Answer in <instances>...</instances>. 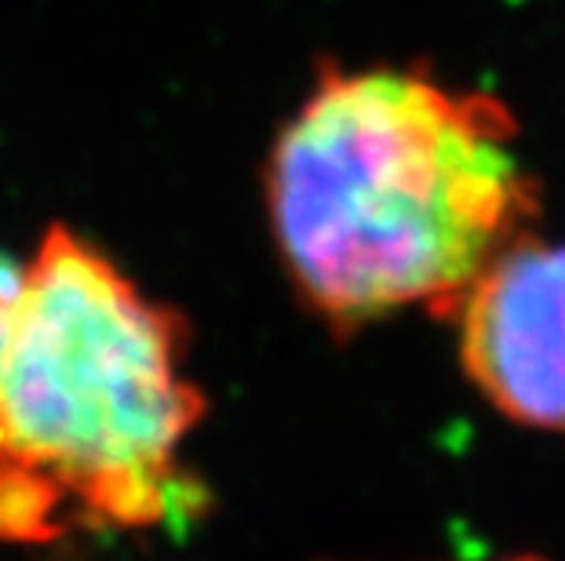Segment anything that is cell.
Instances as JSON below:
<instances>
[{"instance_id":"cell-4","label":"cell","mask_w":565,"mask_h":561,"mask_svg":"<svg viewBox=\"0 0 565 561\" xmlns=\"http://www.w3.org/2000/svg\"><path fill=\"white\" fill-rule=\"evenodd\" d=\"M22 278H26V262H15L0 248V354H4V346H8L11 325H15Z\"/></svg>"},{"instance_id":"cell-3","label":"cell","mask_w":565,"mask_h":561,"mask_svg":"<svg viewBox=\"0 0 565 561\" xmlns=\"http://www.w3.org/2000/svg\"><path fill=\"white\" fill-rule=\"evenodd\" d=\"M449 321L467 379L508 420L565 434V241L514 237Z\"/></svg>"},{"instance_id":"cell-5","label":"cell","mask_w":565,"mask_h":561,"mask_svg":"<svg viewBox=\"0 0 565 561\" xmlns=\"http://www.w3.org/2000/svg\"><path fill=\"white\" fill-rule=\"evenodd\" d=\"M508 561H540V558H508Z\"/></svg>"},{"instance_id":"cell-1","label":"cell","mask_w":565,"mask_h":561,"mask_svg":"<svg viewBox=\"0 0 565 561\" xmlns=\"http://www.w3.org/2000/svg\"><path fill=\"white\" fill-rule=\"evenodd\" d=\"M263 183L288 281L335 332L449 317L536 216L508 106L413 66H324Z\"/></svg>"},{"instance_id":"cell-2","label":"cell","mask_w":565,"mask_h":561,"mask_svg":"<svg viewBox=\"0 0 565 561\" xmlns=\"http://www.w3.org/2000/svg\"><path fill=\"white\" fill-rule=\"evenodd\" d=\"M190 328L110 256L52 226L0 354V540L147 532L198 510L183 445L204 416Z\"/></svg>"}]
</instances>
